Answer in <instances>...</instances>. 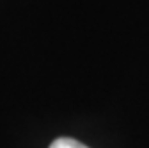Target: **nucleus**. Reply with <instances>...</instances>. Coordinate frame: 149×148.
<instances>
[{
    "mask_svg": "<svg viewBox=\"0 0 149 148\" xmlns=\"http://www.w3.org/2000/svg\"><path fill=\"white\" fill-rule=\"evenodd\" d=\"M50 148H87V146L71 137H59L50 144Z\"/></svg>",
    "mask_w": 149,
    "mask_h": 148,
    "instance_id": "nucleus-1",
    "label": "nucleus"
}]
</instances>
